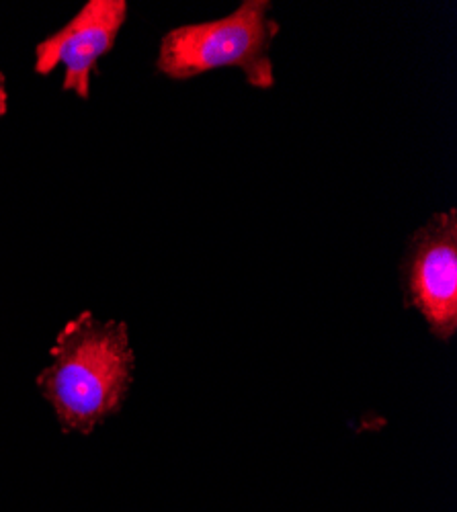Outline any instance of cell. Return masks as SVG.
<instances>
[{"instance_id":"5b68a950","label":"cell","mask_w":457,"mask_h":512,"mask_svg":"<svg viewBox=\"0 0 457 512\" xmlns=\"http://www.w3.org/2000/svg\"><path fill=\"white\" fill-rule=\"evenodd\" d=\"M9 109V93H7V80L5 74L0 72V117L7 115Z\"/></svg>"},{"instance_id":"7a4b0ae2","label":"cell","mask_w":457,"mask_h":512,"mask_svg":"<svg viewBox=\"0 0 457 512\" xmlns=\"http://www.w3.org/2000/svg\"><path fill=\"white\" fill-rule=\"evenodd\" d=\"M281 31L267 0H244L230 15L171 29L160 41L156 68L173 80H187L218 68L242 70L255 89H271L275 70L269 56Z\"/></svg>"},{"instance_id":"277c9868","label":"cell","mask_w":457,"mask_h":512,"mask_svg":"<svg viewBox=\"0 0 457 512\" xmlns=\"http://www.w3.org/2000/svg\"><path fill=\"white\" fill-rule=\"evenodd\" d=\"M126 19V0H89L60 31L37 44L35 72L46 76L62 64V89L87 101L97 62L111 52Z\"/></svg>"},{"instance_id":"6da1fadb","label":"cell","mask_w":457,"mask_h":512,"mask_svg":"<svg viewBox=\"0 0 457 512\" xmlns=\"http://www.w3.org/2000/svg\"><path fill=\"white\" fill-rule=\"evenodd\" d=\"M50 355L52 365L37 377L39 390L64 431L91 435L128 396L136 363L128 326L85 312L62 328Z\"/></svg>"},{"instance_id":"3957f363","label":"cell","mask_w":457,"mask_h":512,"mask_svg":"<svg viewBox=\"0 0 457 512\" xmlns=\"http://www.w3.org/2000/svg\"><path fill=\"white\" fill-rule=\"evenodd\" d=\"M408 300L441 340L457 330V211L433 216L414 232L404 263Z\"/></svg>"}]
</instances>
